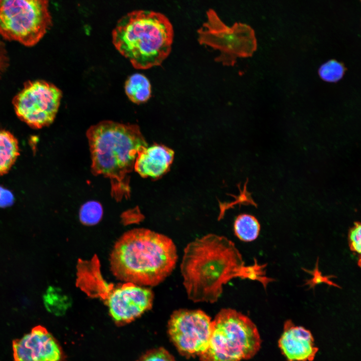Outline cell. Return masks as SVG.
Segmentation results:
<instances>
[{
  "label": "cell",
  "instance_id": "1",
  "mask_svg": "<svg viewBox=\"0 0 361 361\" xmlns=\"http://www.w3.org/2000/svg\"><path fill=\"white\" fill-rule=\"evenodd\" d=\"M180 268L188 297L194 302L213 303L231 280L256 277L253 267L245 265L235 244L214 234L197 238L186 246Z\"/></svg>",
  "mask_w": 361,
  "mask_h": 361
},
{
  "label": "cell",
  "instance_id": "2",
  "mask_svg": "<svg viewBox=\"0 0 361 361\" xmlns=\"http://www.w3.org/2000/svg\"><path fill=\"white\" fill-rule=\"evenodd\" d=\"M177 249L168 237L144 228L124 233L110 255V269L118 279L140 286H156L174 270Z\"/></svg>",
  "mask_w": 361,
  "mask_h": 361
},
{
  "label": "cell",
  "instance_id": "3",
  "mask_svg": "<svg viewBox=\"0 0 361 361\" xmlns=\"http://www.w3.org/2000/svg\"><path fill=\"white\" fill-rule=\"evenodd\" d=\"M95 175L109 178L112 197L117 201L130 196L129 174L138 153L148 144L139 127L103 120L86 132Z\"/></svg>",
  "mask_w": 361,
  "mask_h": 361
},
{
  "label": "cell",
  "instance_id": "4",
  "mask_svg": "<svg viewBox=\"0 0 361 361\" xmlns=\"http://www.w3.org/2000/svg\"><path fill=\"white\" fill-rule=\"evenodd\" d=\"M173 38L172 26L167 18L148 11L128 13L112 32L116 49L138 69L161 64L171 51Z\"/></svg>",
  "mask_w": 361,
  "mask_h": 361
},
{
  "label": "cell",
  "instance_id": "5",
  "mask_svg": "<svg viewBox=\"0 0 361 361\" xmlns=\"http://www.w3.org/2000/svg\"><path fill=\"white\" fill-rule=\"evenodd\" d=\"M261 340L254 323L232 308H223L212 320L210 338L201 361H241L253 357Z\"/></svg>",
  "mask_w": 361,
  "mask_h": 361
},
{
  "label": "cell",
  "instance_id": "6",
  "mask_svg": "<svg viewBox=\"0 0 361 361\" xmlns=\"http://www.w3.org/2000/svg\"><path fill=\"white\" fill-rule=\"evenodd\" d=\"M49 0H0V35L28 47L37 44L52 25Z\"/></svg>",
  "mask_w": 361,
  "mask_h": 361
},
{
  "label": "cell",
  "instance_id": "7",
  "mask_svg": "<svg viewBox=\"0 0 361 361\" xmlns=\"http://www.w3.org/2000/svg\"><path fill=\"white\" fill-rule=\"evenodd\" d=\"M62 92L43 80L27 82L15 96L13 104L17 116L31 127L41 128L54 121Z\"/></svg>",
  "mask_w": 361,
  "mask_h": 361
},
{
  "label": "cell",
  "instance_id": "8",
  "mask_svg": "<svg viewBox=\"0 0 361 361\" xmlns=\"http://www.w3.org/2000/svg\"><path fill=\"white\" fill-rule=\"evenodd\" d=\"M212 320L201 309L182 308L174 310L167 324L169 337L182 355L200 356L210 338Z\"/></svg>",
  "mask_w": 361,
  "mask_h": 361
},
{
  "label": "cell",
  "instance_id": "9",
  "mask_svg": "<svg viewBox=\"0 0 361 361\" xmlns=\"http://www.w3.org/2000/svg\"><path fill=\"white\" fill-rule=\"evenodd\" d=\"M207 21L199 31V41L219 49L237 50L242 57L251 56L257 48L254 30L249 25L236 23L226 26L212 9L207 13Z\"/></svg>",
  "mask_w": 361,
  "mask_h": 361
},
{
  "label": "cell",
  "instance_id": "10",
  "mask_svg": "<svg viewBox=\"0 0 361 361\" xmlns=\"http://www.w3.org/2000/svg\"><path fill=\"white\" fill-rule=\"evenodd\" d=\"M154 294L149 288L131 282L113 286L105 300L109 313L119 325L129 323L152 306Z\"/></svg>",
  "mask_w": 361,
  "mask_h": 361
},
{
  "label": "cell",
  "instance_id": "11",
  "mask_svg": "<svg viewBox=\"0 0 361 361\" xmlns=\"http://www.w3.org/2000/svg\"><path fill=\"white\" fill-rule=\"evenodd\" d=\"M14 361H64L61 346L44 326L37 325L12 342Z\"/></svg>",
  "mask_w": 361,
  "mask_h": 361
},
{
  "label": "cell",
  "instance_id": "12",
  "mask_svg": "<svg viewBox=\"0 0 361 361\" xmlns=\"http://www.w3.org/2000/svg\"><path fill=\"white\" fill-rule=\"evenodd\" d=\"M278 345L288 361H312L318 351L310 331L291 320L285 322Z\"/></svg>",
  "mask_w": 361,
  "mask_h": 361
},
{
  "label": "cell",
  "instance_id": "13",
  "mask_svg": "<svg viewBox=\"0 0 361 361\" xmlns=\"http://www.w3.org/2000/svg\"><path fill=\"white\" fill-rule=\"evenodd\" d=\"M174 156V151L165 145L147 146L138 153L134 169L141 177L159 178L168 171Z\"/></svg>",
  "mask_w": 361,
  "mask_h": 361
},
{
  "label": "cell",
  "instance_id": "14",
  "mask_svg": "<svg viewBox=\"0 0 361 361\" xmlns=\"http://www.w3.org/2000/svg\"><path fill=\"white\" fill-rule=\"evenodd\" d=\"M19 155L17 139L10 132L0 129V175L9 171Z\"/></svg>",
  "mask_w": 361,
  "mask_h": 361
},
{
  "label": "cell",
  "instance_id": "15",
  "mask_svg": "<svg viewBox=\"0 0 361 361\" xmlns=\"http://www.w3.org/2000/svg\"><path fill=\"white\" fill-rule=\"evenodd\" d=\"M124 89L128 98L135 104L147 101L151 96L149 81L141 74L130 76L125 81Z\"/></svg>",
  "mask_w": 361,
  "mask_h": 361
},
{
  "label": "cell",
  "instance_id": "16",
  "mask_svg": "<svg viewBox=\"0 0 361 361\" xmlns=\"http://www.w3.org/2000/svg\"><path fill=\"white\" fill-rule=\"evenodd\" d=\"M234 231L236 236L240 240L251 242L258 237L260 231V225L254 216L241 214L235 220Z\"/></svg>",
  "mask_w": 361,
  "mask_h": 361
},
{
  "label": "cell",
  "instance_id": "17",
  "mask_svg": "<svg viewBox=\"0 0 361 361\" xmlns=\"http://www.w3.org/2000/svg\"><path fill=\"white\" fill-rule=\"evenodd\" d=\"M43 301L47 310L57 316L63 315L71 302L60 289L53 286L49 287L43 296Z\"/></svg>",
  "mask_w": 361,
  "mask_h": 361
},
{
  "label": "cell",
  "instance_id": "18",
  "mask_svg": "<svg viewBox=\"0 0 361 361\" xmlns=\"http://www.w3.org/2000/svg\"><path fill=\"white\" fill-rule=\"evenodd\" d=\"M103 215V208L100 203L95 201L87 202L83 204L79 211L80 222L87 226L95 225L101 220Z\"/></svg>",
  "mask_w": 361,
  "mask_h": 361
},
{
  "label": "cell",
  "instance_id": "19",
  "mask_svg": "<svg viewBox=\"0 0 361 361\" xmlns=\"http://www.w3.org/2000/svg\"><path fill=\"white\" fill-rule=\"evenodd\" d=\"M345 71V67L342 63L332 59L320 67L318 74L322 80L334 83L339 81L343 77Z\"/></svg>",
  "mask_w": 361,
  "mask_h": 361
},
{
  "label": "cell",
  "instance_id": "20",
  "mask_svg": "<svg viewBox=\"0 0 361 361\" xmlns=\"http://www.w3.org/2000/svg\"><path fill=\"white\" fill-rule=\"evenodd\" d=\"M137 361H175L174 357L165 348L151 349L144 353Z\"/></svg>",
  "mask_w": 361,
  "mask_h": 361
},
{
  "label": "cell",
  "instance_id": "21",
  "mask_svg": "<svg viewBox=\"0 0 361 361\" xmlns=\"http://www.w3.org/2000/svg\"><path fill=\"white\" fill-rule=\"evenodd\" d=\"M361 225L355 222L348 232V239L350 250L360 254L361 252Z\"/></svg>",
  "mask_w": 361,
  "mask_h": 361
},
{
  "label": "cell",
  "instance_id": "22",
  "mask_svg": "<svg viewBox=\"0 0 361 361\" xmlns=\"http://www.w3.org/2000/svg\"><path fill=\"white\" fill-rule=\"evenodd\" d=\"M9 59L4 44L0 40V78L8 67Z\"/></svg>",
  "mask_w": 361,
  "mask_h": 361
},
{
  "label": "cell",
  "instance_id": "23",
  "mask_svg": "<svg viewBox=\"0 0 361 361\" xmlns=\"http://www.w3.org/2000/svg\"><path fill=\"white\" fill-rule=\"evenodd\" d=\"M14 196L9 190L0 187V207H6L12 205Z\"/></svg>",
  "mask_w": 361,
  "mask_h": 361
}]
</instances>
